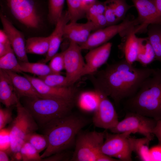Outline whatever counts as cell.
<instances>
[{"mask_svg": "<svg viewBox=\"0 0 161 161\" xmlns=\"http://www.w3.org/2000/svg\"><path fill=\"white\" fill-rule=\"evenodd\" d=\"M0 5L25 27L37 30L42 25L40 13L47 10V0H0Z\"/></svg>", "mask_w": 161, "mask_h": 161, "instance_id": "cell-5", "label": "cell"}, {"mask_svg": "<svg viewBox=\"0 0 161 161\" xmlns=\"http://www.w3.org/2000/svg\"><path fill=\"white\" fill-rule=\"evenodd\" d=\"M69 154L66 151L58 153L48 157L42 159L41 161H67L69 160Z\"/></svg>", "mask_w": 161, "mask_h": 161, "instance_id": "cell-40", "label": "cell"}, {"mask_svg": "<svg viewBox=\"0 0 161 161\" xmlns=\"http://www.w3.org/2000/svg\"><path fill=\"white\" fill-rule=\"evenodd\" d=\"M105 131L80 132L75 140L74 151L70 160L73 161H96L102 152Z\"/></svg>", "mask_w": 161, "mask_h": 161, "instance_id": "cell-8", "label": "cell"}, {"mask_svg": "<svg viewBox=\"0 0 161 161\" xmlns=\"http://www.w3.org/2000/svg\"><path fill=\"white\" fill-rule=\"evenodd\" d=\"M120 160L117 159L107 155L101 153L98 157L96 161H116Z\"/></svg>", "mask_w": 161, "mask_h": 161, "instance_id": "cell-45", "label": "cell"}, {"mask_svg": "<svg viewBox=\"0 0 161 161\" xmlns=\"http://www.w3.org/2000/svg\"><path fill=\"white\" fill-rule=\"evenodd\" d=\"M147 32V37L154 50L156 60L161 63V25L150 24Z\"/></svg>", "mask_w": 161, "mask_h": 161, "instance_id": "cell-25", "label": "cell"}, {"mask_svg": "<svg viewBox=\"0 0 161 161\" xmlns=\"http://www.w3.org/2000/svg\"><path fill=\"white\" fill-rule=\"evenodd\" d=\"M88 122L85 118L70 113L41 128L43 134L47 136L49 142L47 147L41 155L42 159L68 149Z\"/></svg>", "mask_w": 161, "mask_h": 161, "instance_id": "cell-2", "label": "cell"}, {"mask_svg": "<svg viewBox=\"0 0 161 161\" xmlns=\"http://www.w3.org/2000/svg\"><path fill=\"white\" fill-rule=\"evenodd\" d=\"M23 161H39L42 158L39 153L30 143L25 142L22 145L20 150Z\"/></svg>", "mask_w": 161, "mask_h": 161, "instance_id": "cell-32", "label": "cell"}, {"mask_svg": "<svg viewBox=\"0 0 161 161\" xmlns=\"http://www.w3.org/2000/svg\"><path fill=\"white\" fill-rule=\"evenodd\" d=\"M0 18L3 30L8 37L18 60L22 62H29L26 50V40L24 35L15 27L6 16L1 13Z\"/></svg>", "mask_w": 161, "mask_h": 161, "instance_id": "cell-14", "label": "cell"}, {"mask_svg": "<svg viewBox=\"0 0 161 161\" xmlns=\"http://www.w3.org/2000/svg\"><path fill=\"white\" fill-rule=\"evenodd\" d=\"M70 22H75L86 16L81 0H66Z\"/></svg>", "mask_w": 161, "mask_h": 161, "instance_id": "cell-29", "label": "cell"}, {"mask_svg": "<svg viewBox=\"0 0 161 161\" xmlns=\"http://www.w3.org/2000/svg\"><path fill=\"white\" fill-rule=\"evenodd\" d=\"M20 100L10 79L6 71L0 69V101L6 107L16 105Z\"/></svg>", "mask_w": 161, "mask_h": 161, "instance_id": "cell-19", "label": "cell"}, {"mask_svg": "<svg viewBox=\"0 0 161 161\" xmlns=\"http://www.w3.org/2000/svg\"><path fill=\"white\" fill-rule=\"evenodd\" d=\"M95 92L98 103L95 110L93 122L96 127L110 130L119 122L117 114L108 96L97 89Z\"/></svg>", "mask_w": 161, "mask_h": 161, "instance_id": "cell-11", "label": "cell"}, {"mask_svg": "<svg viewBox=\"0 0 161 161\" xmlns=\"http://www.w3.org/2000/svg\"><path fill=\"white\" fill-rule=\"evenodd\" d=\"M155 69L136 68L123 59L108 65L99 72L95 80L96 89L118 103L124 98L134 95Z\"/></svg>", "mask_w": 161, "mask_h": 161, "instance_id": "cell-1", "label": "cell"}, {"mask_svg": "<svg viewBox=\"0 0 161 161\" xmlns=\"http://www.w3.org/2000/svg\"><path fill=\"white\" fill-rule=\"evenodd\" d=\"M105 10L104 2L97 0L90 5L86 10V16L88 21H91L97 16L104 14Z\"/></svg>", "mask_w": 161, "mask_h": 161, "instance_id": "cell-34", "label": "cell"}, {"mask_svg": "<svg viewBox=\"0 0 161 161\" xmlns=\"http://www.w3.org/2000/svg\"><path fill=\"white\" fill-rule=\"evenodd\" d=\"M70 20L68 11H64L55 24L54 30L49 35L50 40L49 47L45 58L40 62L46 64L57 53L64 37L65 27Z\"/></svg>", "mask_w": 161, "mask_h": 161, "instance_id": "cell-18", "label": "cell"}, {"mask_svg": "<svg viewBox=\"0 0 161 161\" xmlns=\"http://www.w3.org/2000/svg\"><path fill=\"white\" fill-rule=\"evenodd\" d=\"M13 50L0 57V69L22 73L21 67Z\"/></svg>", "mask_w": 161, "mask_h": 161, "instance_id": "cell-28", "label": "cell"}, {"mask_svg": "<svg viewBox=\"0 0 161 161\" xmlns=\"http://www.w3.org/2000/svg\"><path fill=\"white\" fill-rule=\"evenodd\" d=\"M131 134L129 132L113 134L105 132V140L101 147V152L119 160L132 161L133 151L129 140Z\"/></svg>", "mask_w": 161, "mask_h": 161, "instance_id": "cell-9", "label": "cell"}, {"mask_svg": "<svg viewBox=\"0 0 161 161\" xmlns=\"http://www.w3.org/2000/svg\"><path fill=\"white\" fill-rule=\"evenodd\" d=\"M141 23L137 18L127 16L120 23L107 26L91 34L87 41L80 46L81 49H91L106 43L117 34L126 37L132 32L141 31Z\"/></svg>", "mask_w": 161, "mask_h": 161, "instance_id": "cell-6", "label": "cell"}, {"mask_svg": "<svg viewBox=\"0 0 161 161\" xmlns=\"http://www.w3.org/2000/svg\"><path fill=\"white\" fill-rule=\"evenodd\" d=\"M5 70L10 77L19 98L22 97L43 98L38 92L30 81L25 76H21L12 71Z\"/></svg>", "mask_w": 161, "mask_h": 161, "instance_id": "cell-20", "label": "cell"}, {"mask_svg": "<svg viewBox=\"0 0 161 161\" xmlns=\"http://www.w3.org/2000/svg\"><path fill=\"white\" fill-rule=\"evenodd\" d=\"M97 96L95 92L93 94L90 92H85L81 95L80 101L81 103L85 106L89 108L95 109L96 108L98 102H96L95 97Z\"/></svg>", "mask_w": 161, "mask_h": 161, "instance_id": "cell-38", "label": "cell"}, {"mask_svg": "<svg viewBox=\"0 0 161 161\" xmlns=\"http://www.w3.org/2000/svg\"><path fill=\"white\" fill-rule=\"evenodd\" d=\"M128 103L131 112L161 119V68L155 69Z\"/></svg>", "mask_w": 161, "mask_h": 161, "instance_id": "cell-3", "label": "cell"}, {"mask_svg": "<svg viewBox=\"0 0 161 161\" xmlns=\"http://www.w3.org/2000/svg\"><path fill=\"white\" fill-rule=\"evenodd\" d=\"M50 37H33L26 41V50L27 53L39 55H46L49 47Z\"/></svg>", "mask_w": 161, "mask_h": 161, "instance_id": "cell-21", "label": "cell"}, {"mask_svg": "<svg viewBox=\"0 0 161 161\" xmlns=\"http://www.w3.org/2000/svg\"><path fill=\"white\" fill-rule=\"evenodd\" d=\"M96 0H81L82 6L85 11V13L87 7Z\"/></svg>", "mask_w": 161, "mask_h": 161, "instance_id": "cell-48", "label": "cell"}, {"mask_svg": "<svg viewBox=\"0 0 161 161\" xmlns=\"http://www.w3.org/2000/svg\"><path fill=\"white\" fill-rule=\"evenodd\" d=\"M65 0H47L48 18L51 24H55L63 12Z\"/></svg>", "mask_w": 161, "mask_h": 161, "instance_id": "cell-27", "label": "cell"}, {"mask_svg": "<svg viewBox=\"0 0 161 161\" xmlns=\"http://www.w3.org/2000/svg\"><path fill=\"white\" fill-rule=\"evenodd\" d=\"M38 78L47 85L53 87H64L70 86L66 76L60 74H51Z\"/></svg>", "mask_w": 161, "mask_h": 161, "instance_id": "cell-31", "label": "cell"}, {"mask_svg": "<svg viewBox=\"0 0 161 161\" xmlns=\"http://www.w3.org/2000/svg\"><path fill=\"white\" fill-rule=\"evenodd\" d=\"M136 33L132 32L126 37L122 49L125 59L131 64L137 61V57L139 43L138 38L136 35Z\"/></svg>", "mask_w": 161, "mask_h": 161, "instance_id": "cell-23", "label": "cell"}, {"mask_svg": "<svg viewBox=\"0 0 161 161\" xmlns=\"http://www.w3.org/2000/svg\"><path fill=\"white\" fill-rule=\"evenodd\" d=\"M153 137H145L140 138L129 137L133 152L141 161H150L149 154V144Z\"/></svg>", "mask_w": 161, "mask_h": 161, "instance_id": "cell-24", "label": "cell"}, {"mask_svg": "<svg viewBox=\"0 0 161 161\" xmlns=\"http://www.w3.org/2000/svg\"><path fill=\"white\" fill-rule=\"evenodd\" d=\"M24 106L39 129L55 119L70 113L75 100L25 97Z\"/></svg>", "mask_w": 161, "mask_h": 161, "instance_id": "cell-4", "label": "cell"}, {"mask_svg": "<svg viewBox=\"0 0 161 161\" xmlns=\"http://www.w3.org/2000/svg\"><path fill=\"white\" fill-rule=\"evenodd\" d=\"M16 106L17 115L9 128L11 146L9 154L11 156L13 154L20 151L21 147L28 135L39 129L32 115L21 104L20 100Z\"/></svg>", "mask_w": 161, "mask_h": 161, "instance_id": "cell-7", "label": "cell"}, {"mask_svg": "<svg viewBox=\"0 0 161 161\" xmlns=\"http://www.w3.org/2000/svg\"><path fill=\"white\" fill-rule=\"evenodd\" d=\"M138 13L137 18L144 28L147 31L150 24L161 25V14L154 0H131Z\"/></svg>", "mask_w": 161, "mask_h": 161, "instance_id": "cell-15", "label": "cell"}, {"mask_svg": "<svg viewBox=\"0 0 161 161\" xmlns=\"http://www.w3.org/2000/svg\"><path fill=\"white\" fill-rule=\"evenodd\" d=\"M23 73L27 72L39 76H43L53 73L49 65L40 62L37 63L24 62L18 61Z\"/></svg>", "mask_w": 161, "mask_h": 161, "instance_id": "cell-26", "label": "cell"}, {"mask_svg": "<svg viewBox=\"0 0 161 161\" xmlns=\"http://www.w3.org/2000/svg\"><path fill=\"white\" fill-rule=\"evenodd\" d=\"M43 98L75 100L77 90L72 86L55 87L48 86L38 78L23 73Z\"/></svg>", "mask_w": 161, "mask_h": 161, "instance_id": "cell-13", "label": "cell"}, {"mask_svg": "<svg viewBox=\"0 0 161 161\" xmlns=\"http://www.w3.org/2000/svg\"><path fill=\"white\" fill-rule=\"evenodd\" d=\"M156 122L153 118L131 112L110 130L114 133L129 132L139 133L145 137H153L152 131Z\"/></svg>", "mask_w": 161, "mask_h": 161, "instance_id": "cell-10", "label": "cell"}, {"mask_svg": "<svg viewBox=\"0 0 161 161\" xmlns=\"http://www.w3.org/2000/svg\"><path fill=\"white\" fill-rule=\"evenodd\" d=\"M150 161H161V145H158L149 149Z\"/></svg>", "mask_w": 161, "mask_h": 161, "instance_id": "cell-42", "label": "cell"}, {"mask_svg": "<svg viewBox=\"0 0 161 161\" xmlns=\"http://www.w3.org/2000/svg\"><path fill=\"white\" fill-rule=\"evenodd\" d=\"M112 43L107 42L93 48L86 55L85 66L82 76L94 73L108 60L111 52Z\"/></svg>", "mask_w": 161, "mask_h": 161, "instance_id": "cell-16", "label": "cell"}, {"mask_svg": "<svg viewBox=\"0 0 161 161\" xmlns=\"http://www.w3.org/2000/svg\"><path fill=\"white\" fill-rule=\"evenodd\" d=\"M153 134L157 138L158 145H161V119L157 120L153 131Z\"/></svg>", "mask_w": 161, "mask_h": 161, "instance_id": "cell-43", "label": "cell"}, {"mask_svg": "<svg viewBox=\"0 0 161 161\" xmlns=\"http://www.w3.org/2000/svg\"><path fill=\"white\" fill-rule=\"evenodd\" d=\"M64 54V51L57 53L50 60L48 65L53 73L60 74L65 69Z\"/></svg>", "mask_w": 161, "mask_h": 161, "instance_id": "cell-35", "label": "cell"}, {"mask_svg": "<svg viewBox=\"0 0 161 161\" xmlns=\"http://www.w3.org/2000/svg\"><path fill=\"white\" fill-rule=\"evenodd\" d=\"M12 112L11 107L0 108V129L5 128L8 123L12 121Z\"/></svg>", "mask_w": 161, "mask_h": 161, "instance_id": "cell-39", "label": "cell"}, {"mask_svg": "<svg viewBox=\"0 0 161 161\" xmlns=\"http://www.w3.org/2000/svg\"><path fill=\"white\" fill-rule=\"evenodd\" d=\"M12 50H13L10 41L5 43H0V57Z\"/></svg>", "mask_w": 161, "mask_h": 161, "instance_id": "cell-44", "label": "cell"}, {"mask_svg": "<svg viewBox=\"0 0 161 161\" xmlns=\"http://www.w3.org/2000/svg\"><path fill=\"white\" fill-rule=\"evenodd\" d=\"M91 21L94 23L97 30L108 26L107 20L104 14L97 16Z\"/></svg>", "mask_w": 161, "mask_h": 161, "instance_id": "cell-41", "label": "cell"}, {"mask_svg": "<svg viewBox=\"0 0 161 161\" xmlns=\"http://www.w3.org/2000/svg\"><path fill=\"white\" fill-rule=\"evenodd\" d=\"M11 160L13 161L22 160V155L20 151L13 154L11 156Z\"/></svg>", "mask_w": 161, "mask_h": 161, "instance_id": "cell-47", "label": "cell"}, {"mask_svg": "<svg viewBox=\"0 0 161 161\" xmlns=\"http://www.w3.org/2000/svg\"><path fill=\"white\" fill-rule=\"evenodd\" d=\"M11 146L10 131L9 128L0 129V150L7 152L9 154Z\"/></svg>", "mask_w": 161, "mask_h": 161, "instance_id": "cell-36", "label": "cell"}, {"mask_svg": "<svg viewBox=\"0 0 161 161\" xmlns=\"http://www.w3.org/2000/svg\"><path fill=\"white\" fill-rule=\"evenodd\" d=\"M109 0L112 6L119 21L125 19L127 12L133 6L129 5L126 0Z\"/></svg>", "mask_w": 161, "mask_h": 161, "instance_id": "cell-33", "label": "cell"}, {"mask_svg": "<svg viewBox=\"0 0 161 161\" xmlns=\"http://www.w3.org/2000/svg\"><path fill=\"white\" fill-rule=\"evenodd\" d=\"M9 154L6 151L0 150V161H9L11 160L9 157Z\"/></svg>", "mask_w": 161, "mask_h": 161, "instance_id": "cell-46", "label": "cell"}, {"mask_svg": "<svg viewBox=\"0 0 161 161\" xmlns=\"http://www.w3.org/2000/svg\"><path fill=\"white\" fill-rule=\"evenodd\" d=\"M79 45L70 41L68 47L64 51L66 77L70 86L82 76L85 63L82 57Z\"/></svg>", "mask_w": 161, "mask_h": 161, "instance_id": "cell-12", "label": "cell"}, {"mask_svg": "<svg viewBox=\"0 0 161 161\" xmlns=\"http://www.w3.org/2000/svg\"><path fill=\"white\" fill-rule=\"evenodd\" d=\"M156 7L161 14V0H154Z\"/></svg>", "mask_w": 161, "mask_h": 161, "instance_id": "cell-49", "label": "cell"}, {"mask_svg": "<svg viewBox=\"0 0 161 161\" xmlns=\"http://www.w3.org/2000/svg\"><path fill=\"white\" fill-rule=\"evenodd\" d=\"M96 30L94 23L91 21L81 24L70 22L65 27L64 37L80 46L87 41L92 31Z\"/></svg>", "mask_w": 161, "mask_h": 161, "instance_id": "cell-17", "label": "cell"}, {"mask_svg": "<svg viewBox=\"0 0 161 161\" xmlns=\"http://www.w3.org/2000/svg\"><path fill=\"white\" fill-rule=\"evenodd\" d=\"M105 10L104 14L108 23V26L116 24L119 22L112 7L109 0L104 1Z\"/></svg>", "mask_w": 161, "mask_h": 161, "instance_id": "cell-37", "label": "cell"}, {"mask_svg": "<svg viewBox=\"0 0 161 161\" xmlns=\"http://www.w3.org/2000/svg\"><path fill=\"white\" fill-rule=\"evenodd\" d=\"M139 47L137 61L146 66L156 60V55L148 37L138 38Z\"/></svg>", "mask_w": 161, "mask_h": 161, "instance_id": "cell-22", "label": "cell"}, {"mask_svg": "<svg viewBox=\"0 0 161 161\" xmlns=\"http://www.w3.org/2000/svg\"><path fill=\"white\" fill-rule=\"evenodd\" d=\"M25 142L32 145L39 153L45 150L49 144L48 137L46 135L38 134L35 132L28 135L26 137Z\"/></svg>", "mask_w": 161, "mask_h": 161, "instance_id": "cell-30", "label": "cell"}]
</instances>
